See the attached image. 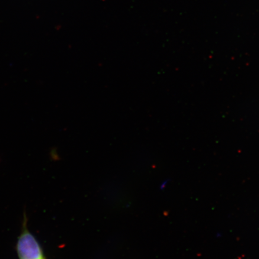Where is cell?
<instances>
[{"label": "cell", "instance_id": "obj_1", "mask_svg": "<svg viewBox=\"0 0 259 259\" xmlns=\"http://www.w3.org/2000/svg\"><path fill=\"white\" fill-rule=\"evenodd\" d=\"M19 259H46L43 249L35 236L28 231L27 217H24L22 231L16 245Z\"/></svg>", "mask_w": 259, "mask_h": 259}]
</instances>
